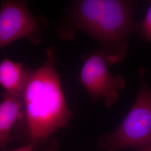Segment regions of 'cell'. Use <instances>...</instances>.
I'll return each mask as SVG.
<instances>
[{
    "instance_id": "6da1fadb",
    "label": "cell",
    "mask_w": 151,
    "mask_h": 151,
    "mask_svg": "<svg viewBox=\"0 0 151 151\" xmlns=\"http://www.w3.org/2000/svg\"><path fill=\"white\" fill-rule=\"evenodd\" d=\"M46 56L43 65L30 70L21 96L22 117L14 129L18 137L25 133L28 141L26 144H31L34 150L39 151H47L50 144L57 149L52 135L65 127L73 115L67 107L55 67L53 47L47 49Z\"/></svg>"
},
{
    "instance_id": "7a4b0ae2",
    "label": "cell",
    "mask_w": 151,
    "mask_h": 151,
    "mask_svg": "<svg viewBox=\"0 0 151 151\" xmlns=\"http://www.w3.org/2000/svg\"><path fill=\"white\" fill-rule=\"evenodd\" d=\"M134 2L121 0H82L70 7V29L87 33L101 44L108 65L124 60L130 35L139 29L133 17Z\"/></svg>"
},
{
    "instance_id": "3957f363",
    "label": "cell",
    "mask_w": 151,
    "mask_h": 151,
    "mask_svg": "<svg viewBox=\"0 0 151 151\" xmlns=\"http://www.w3.org/2000/svg\"><path fill=\"white\" fill-rule=\"evenodd\" d=\"M139 70L140 87L135 102L124 120L114 132L103 137L99 145L106 151L151 146V88Z\"/></svg>"
},
{
    "instance_id": "277c9868",
    "label": "cell",
    "mask_w": 151,
    "mask_h": 151,
    "mask_svg": "<svg viewBox=\"0 0 151 151\" xmlns=\"http://www.w3.org/2000/svg\"><path fill=\"white\" fill-rule=\"evenodd\" d=\"M47 26V19L34 15L27 1H3L0 7V49L20 39L38 45Z\"/></svg>"
},
{
    "instance_id": "5b68a950",
    "label": "cell",
    "mask_w": 151,
    "mask_h": 151,
    "mask_svg": "<svg viewBox=\"0 0 151 151\" xmlns=\"http://www.w3.org/2000/svg\"><path fill=\"white\" fill-rule=\"evenodd\" d=\"M107 65L101 51L92 54L82 67L79 80L93 102L102 97L106 106L110 107L118 100L125 80L122 75H112Z\"/></svg>"
},
{
    "instance_id": "8992f818",
    "label": "cell",
    "mask_w": 151,
    "mask_h": 151,
    "mask_svg": "<svg viewBox=\"0 0 151 151\" xmlns=\"http://www.w3.org/2000/svg\"><path fill=\"white\" fill-rule=\"evenodd\" d=\"M23 104L20 97L5 92L0 103V148L11 140V133L22 117Z\"/></svg>"
},
{
    "instance_id": "52a82bcc",
    "label": "cell",
    "mask_w": 151,
    "mask_h": 151,
    "mask_svg": "<svg viewBox=\"0 0 151 151\" xmlns=\"http://www.w3.org/2000/svg\"><path fill=\"white\" fill-rule=\"evenodd\" d=\"M31 70L5 58L0 62V85L10 95L21 98Z\"/></svg>"
},
{
    "instance_id": "ba28073f",
    "label": "cell",
    "mask_w": 151,
    "mask_h": 151,
    "mask_svg": "<svg viewBox=\"0 0 151 151\" xmlns=\"http://www.w3.org/2000/svg\"><path fill=\"white\" fill-rule=\"evenodd\" d=\"M139 29H140L142 38L147 42H151V5L139 25Z\"/></svg>"
},
{
    "instance_id": "9c48e42d",
    "label": "cell",
    "mask_w": 151,
    "mask_h": 151,
    "mask_svg": "<svg viewBox=\"0 0 151 151\" xmlns=\"http://www.w3.org/2000/svg\"><path fill=\"white\" fill-rule=\"evenodd\" d=\"M34 147L31 144H25L24 146L20 147L15 150L12 151H33Z\"/></svg>"
},
{
    "instance_id": "30bf717a",
    "label": "cell",
    "mask_w": 151,
    "mask_h": 151,
    "mask_svg": "<svg viewBox=\"0 0 151 151\" xmlns=\"http://www.w3.org/2000/svg\"><path fill=\"white\" fill-rule=\"evenodd\" d=\"M140 151H151V147L146 148L142 149V150H140Z\"/></svg>"
}]
</instances>
